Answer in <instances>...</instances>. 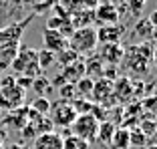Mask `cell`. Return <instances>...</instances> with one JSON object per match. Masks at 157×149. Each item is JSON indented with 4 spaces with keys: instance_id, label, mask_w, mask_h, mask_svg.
I'll return each instance as SVG.
<instances>
[{
    "instance_id": "cell-1",
    "label": "cell",
    "mask_w": 157,
    "mask_h": 149,
    "mask_svg": "<svg viewBox=\"0 0 157 149\" xmlns=\"http://www.w3.org/2000/svg\"><path fill=\"white\" fill-rule=\"evenodd\" d=\"M33 18L34 14H30L28 18H22L10 26L0 28V74H4L10 69L14 56L20 48V38L24 34V28L33 22Z\"/></svg>"
},
{
    "instance_id": "cell-2",
    "label": "cell",
    "mask_w": 157,
    "mask_h": 149,
    "mask_svg": "<svg viewBox=\"0 0 157 149\" xmlns=\"http://www.w3.org/2000/svg\"><path fill=\"white\" fill-rule=\"evenodd\" d=\"M153 59H155L153 44L151 42H141V44H133V47L125 48L121 65L133 77H143V74H147L149 63H153Z\"/></svg>"
},
{
    "instance_id": "cell-3",
    "label": "cell",
    "mask_w": 157,
    "mask_h": 149,
    "mask_svg": "<svg viewBox=\"0 0 157 149\" xmlns=\"http://www.w3.org/2000/svg\"><path fill=\"white\" fill-rule=\"evenodd\" d=\"M10 69L18 77H28V79H36V77H42V69L38 65V51L30 47H20L16 56H14Z\"/></svg>"
},
{
    "instance_id": "cell-4",
    "label": "cell",
    "mask_w": 157,
    "mask_h": 149,
    "mask_svg": "<svg viewBox=\"0 0 157 149\" xmlns=\"http://www.w3.org/2000/svg\"><path fill=\"white\" fill-rule=\"evenodd\" d=\"M99 47L97 40V30L93 26H85V28H77L73 30V34L69 36V48L73 52H77L78 56L81 55H91L95 52Z\"/></svg>"
},
{
    "instance_id": "cell-5",
    "label": "cell",
    "mask_w": 157,
    "mask_h": 149,
    "mask_svg": "<svg viewBox=\"0 0 157 149\" xmlns=\"http://www.w3.org/2000/svg\"><path fill=\"white\" fill-rule=\"evenodd\" d=\"M24 95H26V91L14 83L12 77H6L0 83V109H4L8 113L20 109L24 105Z\"/></svg>"
},
{
    "instance_id": "cell-6",
    "label": "cell",
    "mask_w": 157,
    "mask_h": 149,
    "mask_svg": "<svg viewBox=\"0 0 157 149\" xmlns=\"http://www.w3.org/2000/svg\"><path fill=\"white\" fill-rule=\"evenodd\" d=\"M99 123L91 113H83V115H77L75 121L71 123V129H73V135L81 137L87 143H93L97 139V131H99Z\"/></svg>"
},
{
    "instance_id": "cell-7",
    "label": "cell",
    "mask_w": 157,
    "mask_h": 149,
    "mask_svg": "<svg viewBox=\"0 0 157 149\" xmlns=\"http://www.w3.org/2000/svg\"><path fill=\"white\" fill-rule=\"evenodd\" d=\"M48 113H51L48 119L52 121V125H59V127H71V123L77 117V111H75L71 101H56L55 105H51Z\"/></svg>"
},
{
    "instance_id": "cell-8",
    "label": "cell",
    "mask_w": 157,
    "mask_h": 149,
    "mask_svg": "<svg viewBox=\"0 0 157 149\" xmlns=\"http://www.w3.org/2000/svg\"><path fill=\"white\" fill-rule=\"evenodd\" d=\"M123 51L119 42H107V44H101L97 51V59L103 63V65L109 67H117L121 65V59H123Z\"/></svg>"
},
{
    "instance_id": "cell-9",
    "label": "cell",
    "mask_w": 157,
    "mask_h": 149,
    "mask_svg": "<svg viewBox=\"0 0 157 149\" xmlns=\"http://www.w3.org/2000/svg\"><path fill=\"white\" fill-rule=\"evenodd\" d=\"M42 42H44L46 51L55 52V55H59L65 48H69V38L63 36L59 30H52V28H44L42 30Z\"/></svg>"
},
{
    "instance_id": "cell-10",
    "label": "cell",
    "mask_w": 157,
    "mask_h": 149,
    "mask_svg": "<svg viewBox=\"0 0 157 149\" xmlns=\"http://www.w3.org/2000/svg\"><path fill=\"white\" fill-rule=\"evenodd\" d=\"M33 149H63V137L55 131L40 133V135L34 137Z\"/></svg>"
},
{
    "instance_id": "cell-11",
    "label": "cell",
    "mask_w": 157,
    "mask_h": 149,
    "mask_svg": "<svg viewBox=\"0 0 157 149\" xmlns=\"http://www.w3.org/2000/svg\"><path fill=\"white\" fill-rule=\"evenodd\" d=\"M93 12H95V18H97L99 22H103V24H117L119 22V8H115L111 2L99 4Z\"/></svg>"
},
{
    "instance_id": "cell-12",
    "label": "cell",
    "mask_w": 157,
    "mask_h": 149,
    "mask_svg": "<svg viewBox=\"0 0 157 149\" xmlns=\"http://www.w3.org/2000/svg\"><path fill=\"white\" fill-rule=\"evenodd\" d=\"M123 36V28L119 24H105L97 30V40L99 44H107V42H119Z\"/></svg>"
},
{
    "instance_id": "cell-13",
    "label": "cell",
    "mask_w": 157,
    "mask_h": 149,
    "mask_svg": "<svg viewBox=\"0 0 157 149\" xmlns=\"http://www.w3.org/2000/svg\"><path fill=\"white\" fill-rule=\"evenodd\" d=\"M63 81L65 83H71V85H75L78 79H83L85 77V63L83 61H75V63H71V65H67L65 69H63Z\"/></svg>"
},
{
    "instance_id": "cell-14",
    "label": "cell",
    "mask_w": 157,
    "mask_h": 149,
    "mask_svg": "<svg viewBox=\"0 0 157 149\" xmlns=\"http://www.w3.org/2000/svg\"><path fill=\"white\" fill-rule=\"evenodd\" d=\"M133 34L137 38H141V42H151L155 36V24L151 22V18H141L133 28Z\"/></svg>"
},
{
    "instance_id": "cell-15",
    "label": "cell",
    "mask_w": 157,
    "mask_h": 149,
    "mask_svg": "<svg viewBox=\"0 0 157 149\" xmlns=\"http://www.w3.org/2000/svg\"><path fill=\"white\" fill-rule=\"evenodd\" d=\"M83 63H85V77H91L93 74V81L103 77V63L99 61L97 56H95V59H87V61H83Z\"/></svg>"
},
{
    "instance_id": "cell-16",
    "label": "cell",
    "mask_w": 157,
    "mask_h": 149,
    "mask_svg": "<svg viewBox=\"0 0 157 149\" xmlns=\"http://www.w3.org/2000/svg\"><path fill=\"white\" fill-rule=\"evenodd\" d=\"M115 123L111 121H101L99 123V131H97V139L103 141V143H111L113 135H115Z\"/></svg>"
},
{
    "instance_id": "cell-17",
    "label": "cell",
    "mask_w": 157,
    "mask_h": 149,
    "mask_svg": "<svg viewBox=\"0 0 157 149\" xmlns=\"http://www.w3.org/2000/svg\"><path fill=\"white\" fill-rule=\"evenodd\" d=\"M93 85H95V81H93L91 77H83V79H78L77 83H75V91H77L83 99H91Z\"/></svg>"
},
{
    "instance_id": "cell-18",
    "label": "cell",
    "mask_w": 157,
    "mask_h": 149,
    "mask_svg": "<svg viewBox=\"0 0 157 149\" xmlns=\"http://www.w3.org/2000/svg\"><path fill=\"white\" fill-rule=\"evenodd\" d=\"M111 145L115 149H127L129 147V131L127 129H115V135L111 139Z\"/></svg>"
},
{
    "instance_id": "cell-19",
    "label": "cell",
    "mask_w": 157,
    "mask_h": 149,
    "mask_svg": "<svg viewBox=\"0 0 157 149\" xmlns=\"http://www.w3.org/2000/svg\"><path fill=\"white\" fill-rule=\"evenodd\" d=\"M91 145L87 143V141H83L81 137H77V135H67V137H63V149H89Z\"/></svg>"
},
{
    "instance_id": "cell-20",
    "label": "cell",
    "mask_w": 157,
    "mask_h": 149,
    "mask_svg": "<svg viewBox=\"0 0 157 149\" xmlns=\"http://www.w3.org/2000/svg\"><path fill=\"white\" fill-rule=\"evenodd\" d=\"M56 63V55L51 51H46V48H42V51H38V65H40L42 73H44L46 69H51L52 65Z\"/></svg>"
},
{
    "instance_id": "cell-21",
    "label": "cell",
    "mask_w": 157,
    "mask_h": 149,
    "mask_svg": "<svg viewBox=\"0 0 157 149\" xmlns=\"http://www.w3.org/2000/svg\"><path fill=\"white\" fill-rule=\"evenodd\" d=\"M51 105L52 103L48 101L46 97H36L33 101V105H30V109H33L36 115H48V111H51Z\"/></svg>"
},
{
    "instance_id": "cell-22",
    "label": "cell",
    "mask_w": 157,
    "mask_h": 149,
    "mask_svg": "<svg viewBox=\"0 0 157 149\" xmlns=\"http://www.w3.org/2000/svg\"><path fill=\"white\" fill-rule=\"evenodd\" d=\"M30 87L34 89V93L38 95V97H44L46 91H51L52 85L48 83V79H44V77H36V79H33V85Z\"/></svg>"
},
{
    "instance_id": "cell-23",
    "label": "cell",
    "mask_w": 157,
    "mask_h": 149,
    "mask_svg": "<svg viewBox=\"0 0 157 149\" xmlns=\"http://www.w3.org/2000/svg\"><path fill=\"white\" fill-rule=\"evenodd\" d=\"M147 137L139 131V127L137 129H131L129 131V145H135V147H143V145H147Z\"/></svg>"
},
{
    "instance_id": "cell-24",
    "label": "cell",
    "mask_w": 157,
    "mask_h": 149,
    "mask_svg": "<svg viewBox=\"0 0 157 149\" xmlns=\"http://www.w3.org/2000/svg\"><path fill=\"white\" fill-rule=\"evenodd\" d=\"M139 131H141L147 139H151L153 133H155V121H153V117H149V119H141V121H139Z\"/></svg>"
},
{
    "instance_id": "cell-25",
    "label": "cell",
    "mask_w": 157,
    "mask_h": 149,
    "mask_svg": "<svg viewBox=\"0 0 157 149\" xmlns=\"http://www.w3.org/2000/svg\"><path fill=\"white\" fill-rule=\"evenodd\" d=\"M56 61H60V65L67 67V65H71V63L78 61V55H77V52H73L71 48H65L63 52H59V55H56Z\"/></svg>"
},
{
    "instance_id": "cell-26",
    "label": "cell",
    "mask_w": 157,
    "mask_h": 149,
    "mask_svg": "<svg viewBox=\"0 0 157 149\" xmlns=\"http://www.w3.org/2000/svg\"><path fill=\"white\" fill-rule=\"evenodd\" d=\"M125 2H127V6H129V10H131L133 16H141V10H143V6H145V0H125Z\"/></svg>"
},
{
    "instance_id": "cell-27",
    "label": "cell",
    "mask_w": 157,
    "mask_h": 149,
    "mask_svg": "<svg viewBox=\"0 0 157 149\" xmlns=\"http://www.w3.org/2000/svg\"><path fill=\"white\" fill-rule=\"evenodd\" d=\"M75 85H71V83H65L63 87H60V97H63V101H69V99H73L75 97Z\"/></svg>"
},
{
    "instance_id": "cell-28",
    "label": "cell",
    "mask_w": 157,
    "mask_h": 149,
    "mask_svg": "<svg viewBox=\"0 0 157 149\" xmlns=\"http://www.w3.org/2000/svg\"><path fill=\"white\" fill-rule=\"evenodd\" d=\"M14 83L18 85L20 89H30V85H33V79H28V77H18V79H14Z\"/></svg>"
},
{
    "instance_id": "cell-29",
    "label": "cell",
    "mask_w": 157,
    "mask_h": 149,
    "mask_svg": "<svg viewBox=\"0 0 157 149\" xmlns=\"http://www.w3.org/2000/svg\"><path fill=\"white\" fill-rule=\"evenodd\" d=\"M101 4V0H81V6L87 10H93V8H97V6Z\"/></svg>"
},
{
    "instance_id": "cell-30",
    "label": "cell",
    "mask_w": 157,
    "mask_h": 149,
    "mask_svg": "<svg viewBox=\"0 0 157 149\" xmlns=\"http://www.w3.org/2000/svg\"><path fill=\"white\" fill-rule=\"evenodd\" d=\"M145 105H147V109H149V111H153V107H155V97L151 95V97H149L147 101H145Z\"/></svg>"
},
{
    "instance_id": "cell-31",
    "label": "cell",
    "mask_w": 157,
    "mask_h": 149,
    "mask_svg": "<svg viewBox=\"0 0 157 149\" xmlns=\"http://www.w3.org/2000/svg\"><path fill=\"white\" fill-rule=\"evenodd\" d=\"M147 149H155V147H153V145H149V147H147Z\"/></svg>"
}]
</instances>
